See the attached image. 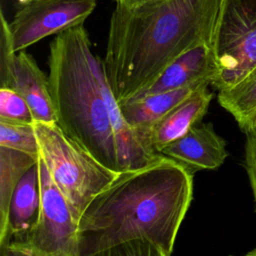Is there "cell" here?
<instances>
[{"instance_id": "1", "label": "cell", "mask_w": 256, "mask_h": 256, "mask_svg": "<svg viewBox=\"0 0 256 256\" xmlns=\"http://www.w3.org/2000/svg\"><path fill=\"white\" fill-rule=\"evenodd\" d=\"M48 65L57 124L100 163L120 173L147 166L162 156L149 138L124 119L103 60L93 54L83 24L55 36Z\"/></svg>"}, {"instance_id": "2", "label": "cell", "mask_w": 256, "mask_h": 256, "mask_svg": "<svg viewBox=\"0 0 256 256\" xmlns=\"http://www.w3.org/2000/svg\"><path fill=\"white\" fill-rule=\"evenodd\" d=\"M222 0H155L116 3L103 60L119 104L135 98L176 58L200 45L213 46Z\"/></svg>"}, {"instance_id": "3", "label": "cell", "mask_w": 256, "mask_h": 256, "mask_svg": "<svg viewBox=\"0 0 256 256\" xmlns=\"http://www.w3.org/2000/svg\"><path fill=\"white\" fill-rule=\"evenodd\" d=\"M194 174L161 156L118 176L85 208L78 222L81 256L135 240H149L167 253L193 199Z\"/></svg>"}, {"instance_id": "4", "label": "cell", "mask_w": 256, "mask_h": 256, "mask_svg": "<svg viewBox=\"0 0 256 256\" xmlns=\"http://www.w3.org/2000/svg\"><path fill=\"white\" fill-rule=\"evenodd\" d=\"M33 127L39 156L78 223L91 200L119 173L100 163L57 123L34 121Z\"/></svg>"}, {"instance_id": "5", "label": "cell", "mask_w": 256, "mask_h": 256, "mask_svg": "<svg viewBox=\"0 0 256 256\" xmlns=\"http://www.w3.org/2000/svg\"><path fill=\"white\" fill-rule=\"evenodd\" d=\"M213 50L218 70L211 85L218 92L256 68V0H222Z\"/></svg>"}, {"instance_id": "6", "label": "cell", "mask_w": 256, "mask_h": 256, "mask_svg": "<svg viewBox=\"0 0 256 256\" xmlns=\"http://www.w3.org/2000/svg\"><path fill=\"white\" fill-rule=\"evenodd\" d=\"M38 168L40 210L27 240L41 256H81L78 223L40 156Z\"/></svg>"}, {"instance_id": "7", "label": "cell", "mask_w": 256, "mask_h": 256, "mask_svg": "<svg viewBox=\"0 0 256 256\" xmlns=\"http://www.w3.org/2000/svg\"><path fill=\"white\" fill-rule=\"evenodd\" d=\"M96 0H32L9 23L14 49L20 52L49 35L82 25Z\"/></svg>"}, {"instance_id": "8", "label": "cell", "mask_w": 256, "mask_h": 256, "mask_svg": "<svg viewBox=\"0 0 256 256\" xmlns=\"http://www.w3.org/2000/svg\"><path fill=\"white\" fill-rule=\"evenodd\" d=\"M161 154L193 174L199 170H214L228 156L225 140L214 130L212 123H198L186 134L167 145Z\"/></svg>"}, {"instance_id": "9", "label": "cell", "mask_w": 256, "mask_h": 256, "mask_svg": "<svg viewBox=\"0 0 256 256\" xmlns=\"http://www.w3.org/2000/svg\"><path fill=\"white\" fill-rule=\"evenodd\" d=\"M217 70L213 46L200 44L171 62L154 82L135 98L185 87L211 85Z\"/></svg>"}, {"instance_id": "10", "label": "cell", "mask_w": 256, "mask_h": 256, "mask_svg": "<svg viewBox=\"0 0 256 256\" xmlns=\"http://www.w3.org/2000/svg\"><path fill=\"white\" fill-rule=\"evenodd\" d=\"M0 88L18 92L27 101L34 121L57 123L48 77L29 53L24 50L17 52L13 68L0 79Z\"/></svg>"}, {"instance_id": "11", "label": "cell", "mask_w": 256, "mask_h": 256, "mask_svg": "<svg viewBox=\"0 0 256 256\" xmlns=\"http://www.w3.org/2000/svg\"><path fill=\"white\" fill-rule=\"evenodd\" d=\"M208 86L204 85L198 88L153 126L150 140L156 153L161 154L167 145L182 137L192 126L201 122L213 98V93L209 91Z\"/></svg>"}, {"instance_id": "12", "label": "cell", "mask_w": 256, "mask_h": 256, "mask_svg": "<svg viewBox=\"0 0 256 256\" xmlns=\"http://www.w3.org/2000/svg\"><path fill=\"white\" fill-rule=\"evenodd\" d=\"M40 203V181L37 162L24 174L13 193L9 207L6 243L11 239L27 240L37 221Z\"/></svg>"}, {"instance_id": "13", "label": "cell", "mask_w": 256, "mask_h": 256, "mask_svg": "<svg viewBox=\"0 0 256 256\" xmlns=\"http://www.w3.org/2000/svg\"><path fill=\"white\" fill-rule=\"evenodd\" d=\"M202 86L185 87L131 99L119 104L120 109L126 122L150 139V132L153 126L172 108Z\"/></svg>"}, {"instance_id": "14", "label": "cell", "mask_w": 256, "mask_h": 256, "mask_svg": "<svg viewBox=\"0 0 256 256\" xmlns=\"http://www.w3.org/2000/svg\"><path fill=\"white\" fill-rule=\"evenodd\" d=\"M39 157L0 146V248L8 233L9 207L13 193L24 174L38 162Z\"/></svg>"}, {"instance_id": "15", "label": "cell", "mask_w": 256, "mask_h": 256, "mask_svg": "<svg viewBox=\"0 0 256 256\" xmlns=\"http://www.w3.org/2000/svg\"><path fill=\"white\" fill-rule=\"evenodd\" d=\"M217 99L242 128L256 111V68L235 86L218 92Z\"/></svg>"}, {"instance_id": "16", "label": "cell", "mask_w": 256, "mask_h": 256, "mask_svg": "<svg viewBox=\"0 0 256 256\" xmlns=\"http://www.w3.org/2000/svg\"><path fill=\"white\" fill-rule=\"evenodd\" d=\"M0 146L39 157L33 123H17L0 119Z\"/></svg>"}, {"instance_id": "17", "label": "cell", "mask_w": 256, "mask_h": 256, "mask_svg": "<svg viewBox=\"0 0 256 256\" xmlns=\"http://www.w3.org/2000/svg\"><path fill=\"white\" fill-rule=\"evenodd\" d=\"M0 119L28 124L34 122L27 101L18 92L10 88H0Z\"/></svg>"}, {"instance_id": "18", "label": "cell", "mask_w": 256, "mask_h": 256, "mask_svg": "<svg viewBox=\"0 0 256 256\" xmlns=\"http://www.w3.org/2000/svg\"><path fill=\"white\" fill-rule=\"evenodd\" d=\"M88 256H171V254L149 240L135 239Z\"/></svg>"}, {"instance_id": "19", "label": "cell", "mask_w": 256, "mask_h": 256, "mask_svg": "<svg viewBox=\"0 0 256 256\" xmlns=\"http://www.w3.org/2000/svg\"><path fill=\"white\" fill-rule=\"evenodd\" d=\"M245 168L256 205V136L246 135Z\"/></svg>"}, {"instance_id": "20", "label": "cell", "mask_w": 256, "mask_h": 256, "mask_svg": "<svg viewBox=\"0 0 256 256\" xmlns=\"http://www.w3.org/2000/svg\"><path fill=\"white\" fill-rule=\"evenodd\" d=\"M1 256H41L28 240L11 239L0 248Z\"/></svg>"}, {"instance_id": "21", "label": "cell", "mask_w": 256, "mask_h": 256, "mask_svg": "<svg viewBox=\"0 0 256 256\" xmlns=\"http://www.w3.org/2000/svg\"><path fill=\"white\" fill-rule=\"evenodd\" d=\"M246 135L256 136V111L251 115L247 122L240 128Z\"/></svg>"}, {"instance_id": "22", "label": "cell", "mask_w": 256, "mask_h": 256, "mask_svg": "<svg viewBox=\"0 0 256 256\" xmlns=\"http://www.w3.org/2000/svg\"><path fill=\"white\" fill-rule=\"evenodd\" d=\"M116 3L128 6V7H134V6H138V5H142L144 3H148L151 1H155V0H114Z\"/></svg>"}, {"instance_id": "23", "label": "cell", "mask_w": 256, "mask_h": 256, "mask_svg": "<svg viewBox=\"0 0 256 256\" xmlns=\"http://www.w3.org/2000/svg\"><path fill=\"white\" fill-rule=\"evenodd\" d=\"M244 256H256V247L254 249H252L251 251H249L247 254H245Z\"/></svg>"}, {"instance_id": "24", "label": "cell", "mask_w": 256, "mask_h": 256, "mask_svg": "<svg viewBox=\"0 0 256 256\" xmlns=\"http://www.w3.org/2000/svg\"><path fill=\"white\" fill-rule=\"evenodd\" d=\"M20 4H22V5H26V4H28V3H30L32 0H17Z\"/></svg>"}]
</instances>
